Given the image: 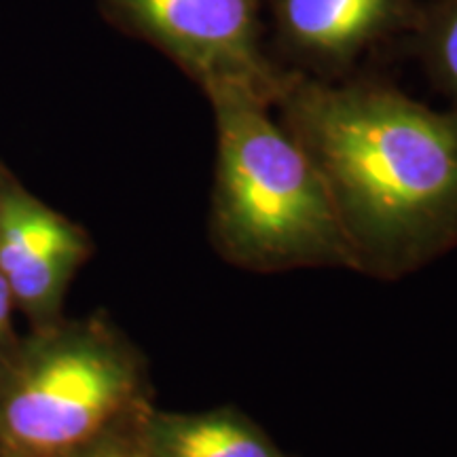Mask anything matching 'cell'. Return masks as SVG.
Listing matches in <instances>:
<instances>
[{"mask_svg":"<svg viewBox=\"0 0 457 457\" xmlns=\"http://www.w3.org/2000/svg\"><path fill=\"white\" fill-rule=\"evenodd\" d=\"M413 32L428 74L457 111V0L421 7Z\"/></svg>","mask_w":457,"mask_h":457,"instance_id":"obj_8","label":"cell"},{"mask_svg":"<svg viewBox=\"0 0 457 457\" xmlns=\"http://www.w3.org/2000/svg\"><path fill=\"white\" fill-rule=\"evenodd\" d=\"M91 253L89 233L0 162V273L28 327L45 328L66 316L68 290Z\"/></svg>","mask_w":457,"mask_h":457,"instance_id":"obj_5","label":"cell"},{"mask_svg":"<svg viewBox=\"0 0 457 457\" xmlns=\"http://www.w3.org/2000/svg\"><path fill=\"white\" fill-rule=\"evenodd\" d=\"M15 312L13 295H11L7 279L0 273V362L13 353L21 339V333L15 327Z\"/></svg>","mask_w":457,"mask_h":457,"instance_id":"obj_10","label":"cell"},{"mask_svg":"<svg viewBox=\"0 0 457 457\" xmlns=\"http://www.w3.org/2000/svg\"><path fill=\"white\" fill-rule=\"evenodd\" d=\"M273 106L322 176L356 271L398 278L457 244V111L373 81L286 72Z\"/></svg>","mask_w":457,"mask_h":457,"instance_id":"obj_1","label":"cell"},{"mask_svg":"<svg viewBox=\"0 0 457 457\" xmlns=\"http://www.w3.org/2000/svg\"><path fill=\"white\" fill-rule=\"evenodd\" d=\"M140 428L142 421L138 426L129 428V430L114 434V436L106 438V441H102L77 457H146Z\"/></svg>","mask_w":457,"mask_h":457,"instance_id":"obj_9","label":"cell"},{"mask_svg":"<svg viewBox=\"0 0 457 457\" xmlns=\"http://www.w3.org/2000/svg\"><path fill=\"white\" fill-rule=\"evenodd\" d=\"M262 0H98L114 28L153 45L199 87L244 85L271 102L286 72L262 47Z\"/></svg>","mask_w":457,"mask_h":457,"instance_id":"obj_4","label":"cell"},{"mask_svg":"<svg viewBox=\"0 0 457 457\" xmlns=\"http://www.w3.org/2000/svg\"><path fill=\"white\" fill-rule=\"evenodd\" d=\"M138 347L102 313L28 328L0 362V457H77L153 407Z\"/></svg>","mask_w":457,"mask_h":457,"instance_id":"obj_3","label":"cell"},{"mask_svg":"<svg viewBox=\"0 0 457 457\" xmlns=\"http://www.w3.org/2000/svg\"><path fill=\"white\" fill-rule=\"evenodd\" d=\"M279 41L307 64L341 68L394 32L413 30L415 0H270Z\"/></svg>","mask_w":457,"mask_h":457,"instance_id":"obj_6","label":"cell"},{"mask_svg":"<svg viewBox=\"0 0 457 457\" xmlns=\"http://www.w3.org/2000/svg\"><path fill=\"white\" fill-rule=\"evenodd\" d=\"M140 434L146 457H288L259 424L231 407L202 413L151 407Z\"/></svg>","mask_w":457,"mask_h":457,"instance_id":"obj_7","label":"cell"},{"mask_svg":"<svg viewBox=\"0 0 457 457\" xmlns=\"http://www.w3.org/2000/svg\"><path fill=\"white\" fill-rule=\"evenodd\" d=\"M216 121L210 233L227 261L250 271L347 267L356 261L316 165L244 85L205 87Z\"/></svg>","mask_w":457,"mask_h":457,"instance_id":"obj_2","label":"cell"}]
</instances>
